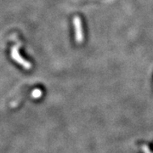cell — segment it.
<instances>
[{
  "label": "cell",
  "instance_id": "obj_1",
  "mask_svg": "<svg viewBox=\"0 0 153 153\" xmlns=\"http://www.w3.org/2000/svg\"><path fill=\"white\" fill-rule=\"evenodd\" d=\"M74 29H75V37L77 43H82L83 40V33H82V27L81 19L78 16H76L73 20Z\"/></svg>",
  "mask_w": 153,
  "mask_h": 153
}]
</instances>
